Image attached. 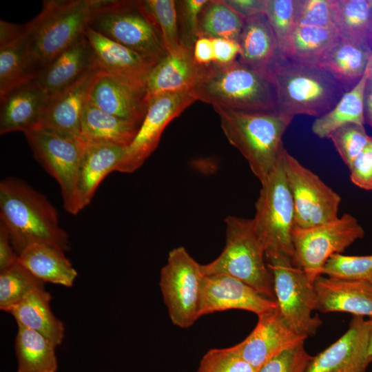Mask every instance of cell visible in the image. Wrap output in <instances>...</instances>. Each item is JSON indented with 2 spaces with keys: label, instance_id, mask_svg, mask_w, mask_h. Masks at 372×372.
Wrapping results in <instances>:
<instances>
[{
  "label": "cell",
  "instance_id": "6da1fadb",
  "mask_svg": "<svg viewBox=\"0 0 372 372\" xmlns=\"http://www.w3.org/2000/svg\"><path fill=\"white\" fill-rule=\"evenodd\" d=\"M0 218L18 255L35 243L52 245L64 251L70 249L68 234L60 227L54 207L17 178L8 177L0 183Z\"/></svg>",
  "mask_w": 372,
  "mask_h": 372
},
{
  "label": "cell",
  "instance_id": "7a4b0ae2",
  "mask_svg": "<svg viewBox=\"0 0 372 372\" xmlns=\"http://www.w3.org/2000/svg\"><path fill=\"white\" fill-rule=\"evenodd\" d=\"M267 74L274 90L276 110L292 118L320 117L345 92L342 85L319 66L291 60L282 54Z\"/></svg>",
  "mask_w": 372,
  "mask_h": 372
},
{
  "label": "cell",
  "instance_id": "3957f363",
  "mask_svg": "<svg viewBox=\"0 0 372 372\" xmlns=\"http://www.w3.org/2000/svg\"><path fill=\"white\" fill-rule=\"evenodd\" d=\"M229 143L247 160L262 184L284 148L282 138L292 117L278 111H242L213 107Z\"/></svg>",
  "mask_w": 372,
  "mask_h": 372
},
{
  "label": "cell",
  "instance_id": "277c9868",
  "mask_svg": "<svg viewBox=\"0 0 372 372\" xmlns=\"http://www.w3.org/2000/svg\"><path fill=\"white\" fill-rule=\"evenodd\" d=\"M192 92L196 101L224 108L277 111L268 74L236 59L227 65L200 66Z\"/></svg>",
  "mask_w": 372,
  "mask_h": 372
},
{
  "label": "cell",
  "instance_id": "5b68a950",
  "mask_svg": "<svg viewBox=\"0 0 372 372\" xmlns=\"http://www.w3.org/2000/svg\"><path fill=\"white\" fill-rule=\"evenodd\" d=\"M225 223V247L212 262L201 265L204 276L224 274L234 277L276 302L265 248L256 232L253 218L228 216Z\"/></svg>",
  "mask_w": 372,
  "mask_h": 372
},
{
  "label": "cell",
  "instance_id": "8992f818",
  "mask_svg": "<svg viewBox=\"0 0 372 372\" xmlns=\"http://www.w3.org/2000/svg\"><path fill=\"white\" fill-rule=\"evenodd\" d=\"M90 28L158 62L167 52L141 1L92 0Z\"/></svg>",
  "mask_w": 372,
  "mask_h": 372
},
{
  "label": "cell",
  "instance_id": "52a82bcc",
  "mask_svg": "<svg viewBox=\"0 0 372 372\" xmlns=\"http://www.w3.org/2000/svg\"><path fill=\"white\" fill-rule=\"evenodd\" d=\"M92 0H45L39 14L25 24L27 39L41 70L84 34Z\"/></svg>",
  "mask_w": 372,
  "mask_h": 372
},
{
  "label": "cell",
  "instance_id": "ba28073f",
  "mask_svg": "<svg viewBox=\"0 0 372 372\" xmlns=\"http://www.w3.org/2000/svg\"><path fill=\"white\" fill-rule=\"evenodd\" d=\"M284 148L274 169L261 184L255 205L253 220L265 248L266 260L285 256L293 261L294 205L283 167Z\"/></svg>",
  "mask_w": 372,
  "mask_h": 372
},
{
  "label": "cell",
  "instance_id": "9c48e42d",
  "mask_svg": "<svg viewBox=\"0 0 372 372\" xmlns=\"http://www.w3.org/2000/svg\"><path fill=\"white\" fill-rule=\"evenodd\" d=\"M364 236L362 227L349 214L311 227H294L292 231L293 263L314 283L316 278L322 276L324 266L333 255L341 254Z\"/></svg>",
  "mask_w": 372,
  "mask_h": 372
},
{
  "label": "cell",
  "instance_id": "30bf717a",
  "mask_svg": "<svg viewBox=\"0 0 372 372\" xmlns=\"http://www.w3.org/2000/svg\"><path fill=\"white\" fill-rule=\"evenodd\" d=\"M204 274L201 265L183 247L169 252L161 271L160 287L172 323L183 329L199 318Z\"/></svg>",
  "mask_w": 372,
  "mask_h": 372
},
{
  "label": "cell",
  "instance_id": "8fae6325",
  "mask_svg": "<svg viewBox=\"0 0 372 372\" xmlns=\"http://www.w3.org/2000/svg\"><path fill=\"white\" fill-rule=\"evenodd\" d=\"M273 279L276 300L281 315L298 333L313 336L322 324L316 310L314 285L291 258L277 256L267 260Z\"/></svg>",
  "mask_w": 372,
  "mask_h": 372
},
{
  "label": "cell",
  "instance_id": "7c38bea8",
  "mask_svg": "<svg viewBox=\"0 0 372 372\" xmlns=\"http://www.w3.org/2000/svg\"><path fill=\"white\" fill-rule=\"evenodd\" d=\"M24 135L35 159L59 183L65 209L76 214V180L84 142L39 127Z\"/></svg>",
  "mask_w": 372,
  "mask_h": 372
},
{
  "label": "cell",
  "instance_id": "4fadbf2b",
  "mask_svg": "<svg viewBox=\"0 0 372 372\" xmlns=\"http://www.w3.org/2000/svg\"><path fill=\"white\" fill-rule=\"evenodd\" d=\"M282 163L294 205V227L307 228L338 217L340 196L285 148Z\"/></svg>",
  "mask_w": 372,
  "mask_h": 372
},
{
  "label": "cell",
  "instance_id": "5bb4252c",
  "mask_svg": "<svg viewBox=\"0 0 372 372\" xmlns=\"http://www.w3.org/2000/svg\"><path fill=\"white\" fill-rule=\"evenodd\" d=\"M196 101L192 90L165 94L152 99L141 127L116 171L132 173L141 167L157 147L169 123Z\"/></svg>",
  "mask_w": 372,
  "mask_h": 372
},
{
  "label": "cell",
  "instance_id": "9a60e30c",
  "mask_svg": "<svg viewBox=\"0 0 372 372\" xmlns=\"http://www.w3.org/2000/svg\"><path fill=\"white\" fill-rule=\"evenodd\" d=\"M258 318L250 334L234 346L239 355L257 370L284 351L304 344L307 338L287 323L278 307Z\"/></svg>",
  "mask_w": 372,
  "mask_h": 372
},
{
  "label": "cell",
  "instance_id": "2e32d148",
  "mask_svg": "<svg viewBox=\"0 0 372 372\" xmlns=\"http://www.w3.org/2000/svg\"><path fill=\"white\" fill-rule=\"evenodd\" d=\"M278 307L276 301L234 277L224 274L204 276L200 317L230 309L248 311L258 316Z\"/></svg>",
  "mask_w": 372,
  "mask_h": 372
},
{
  "label": "cell",
  "instance_id": "e0dca14e",
  "mask_svg": "<svg viewBox=\"0 0 372 372\" xmlns=\"http://www.w3.org/2000/svg\"><path fill=\"white\" fill-rule=\"evenodd\" d=\"M368 349V320L353 316L347 332L312 357L304 372H365L372 362Z\"/></svg>",
  "mask_w": 372,
  "mask_h": 372
},
{
  "label": "cell",
  "instance_id": "ac0fdd59",
  "mask_svg": "<svg viewBox=\"0 0 372 372\" xmlns=\"http://www.w3.org/2000/svg\"><path fill=\"white\" fill-rule=\"evenodd\" d=\"M85 35L102 71L134 88L146 90L148 77L156 61L104 37L89 26Z\"/></svg>",
  "mask_w": 372,
  "mask_h": 372
},
{
  "label": "cell",
  "instance_id": "d6986e66",
  "mask_svg": "<svg viewBox=\"0 0 372 372\" xmlns=\"http://www.w3.org/2000/svg\"><path fill=\"white\" fill-rule=\"evenodd\" d=\"M100 70L98 68L89 72L68 87L50 96L39 127L63 136L81 138L82 114Z\"/></svg>",
  "mask_w": 372,
  "mask_h": 372
},
{
  "label": "cell",
  "instance_id": "ffe728a7",
  "mask_svg": "<svg viewBox=\"0 0 372 372\" xmlns=\"http://www.w3.org/2000/svg\"><path fill=\"white\" fill-rule=\"evenodd\" d=\"M40 69L30 47L24 25L0 21V97L29 83Z\"/></svg>",
  "mask_w": 372,
  "mask_h": 372
},
{
  "label": "cell",
  "instance_id": "44dd1931",
  "mask_svg": "<svg viewBox=\"0 0 372 372\" xmlns=\"http://www.w3.org/2000/svg\"><path fill=\"white\" fill-rule=\"evenodd\" d=\"M89 100L102 111L140 126L149 106L146 90L134 88L101 70Z\"/></svg>",
  "mask_w": 372,
  "mask_h": 372
},
{
  "label": "cell",
  "instance_id": "7402d4cb",
  "mask_svg": "<svg viewBox=\"0 0 372 372\" xmlns=\"http://www.w3.org/2000/svg\"><path fill=\"white\" fill-rule=\"evenodd\" d=\"M99 68L85 33L39 72L35 81L50 96Z\"/></svg>",
  "mask_w": 372,
  "mask_h": 372
},
{
  "label": "cell",
  "instance_id": "603a6c76",
  "mask_svg": "<svg viewBox=\"0 0 372 372\" xmlns=\"http://www.w3.org/2000/svg\"><path fill=\"white\" fill-rule=\"evenodd\" d=\"M316 309L372 318V284L319 276L314 281Z\"/></svg>",
  "mask_w": 372,
  "mask_h": 372
},
{
  "label": "cell",
  "instance_id": "cb8c5ba5",
  "mask_svg": "<svg viewBox=\"0 0 372 372\" xmlns=\"http://www.w3.org/2000/svg\"><path fill=\"white\" fill-rule=\"evenodd\" d=\"M127 147L84 143L76 187L77 214L88 205L99 184L121 161Z\"/></svg>",
  "mask_w": 372,
  "mask_h": 372
},
{
  "label": "cell",
  "instance_id": "d4e9b609",
  "mask_svg": "<svg viewBox=\"0 0 372 372\" xmlns=\"http://www.w3.org/2000/svg\"><path fill=\"white\" fill-rule=\"evenodd\" d=\"M49 97L34 79L0 97V134L39 127Z\"/></svg>",
  "mask_w": 372,
  "mask_h": 372
},
{
  "label": "cell",
  "instance_id": "484cf974",
  "mask_svg": "<svg viewBox=\"0 0 372 372\" xmlns=\"http://www.w3.org/2000/svg\"><path fill=\"white\" fill-rule=\"evenodd\" d=\"M200 65L194 60L193 48L180 44L161 59L152 70L146 86L149 101L162 94L192 90Z\"/></svg>",
  "mask_w": 372,
  "mask_h": 372
},
{
  "label": "cell",
  "instance_id": "4316f807",
  "mask_svg": "<svg viewBox=\"0 0 372 372\" xmlns=\"http://www.w3.org/2000/svg\"><path fill=\"white\" fill-rule=\"evenodd\" d=\"M371 52L372 49L366 45L339 37L321 58L318 66L348 92L365 73Z\"/></svg>",
  "mask_w": 372,
  "mask_h": 372
},
{
  "label": "cell",
  "instance_id": "83f0119b",
  "mask_svg": "<svg viewBox=\"0 0 372 372\" xmlns=\"http://www.w3.org/2000/svg\"><path fill=\"white\" fill-rule=\"evenodd\" d=\"M238 43L240 53L238 59L267 74L282 54L276 35L265 14L245 20Z\"/></svg>",
  "mask_w": 372,
  "mask_h": 372
},
{
  "label": "cell",
  "instance_id": "f1b7e54d",
  "mask_svg": "<svg viewBox=\"0 0 372 372\" xmlns=\"http://www.w3.org/2000/svg\"><path fill=\"white\" fill-rule=\"evenodd\" d=\"M50 300L51 296L44 286L37 287L8 313L14 318L18 325L39 332L57 347L63 340L65 328L63 322L52 312Z\"/></svg>",
  "mask_w": 372,
  "mask_h": 372
},
{
  "label": "cell",
  "instance_id": "f546056e",
  "mask_svg": "<svg viewBox=\"0 0 372 372\" xmlns=\"http://www.w3.org/2000/svg\"><path fill=\"white\" fill-rule=\"evenodd\" d=\"M64 252L52 245L35 243L19 255V262L43 282L69 287L78 273Z\"/></svg>",
  "mask_w": 372,
  "mask_h": 372
},
{
  "label": "cell",
  "instance_id": "4dcf8cb0",
  "mask_svg": "<svg viewBox=\"0 0 372 372\" xmlns=\"http://www.w3.org/2000/svg\"><path fill=\"white\" fill-rule=\"evenodd\" d=\"M140 127L102 111L88 100L81 120L80 138L84 143L128 147Z\"/></svg>",
  "mask_w": 372,
  "mask_h": 372
},
{
  "label": "cell",
  "instance_id": "1f68e13d",
  "mask_svg": "<svg viewBox=\"0 0 372 372\" xmlns=\"http://www.w3.org/2000/svg\"><path fill=\"white\" fill-rule=\"evenodd\" d=\"M369 79L367 69L359 82L345 92L336 105L313 121L311 130L320 138H329L338 127L347 123L364 125V93Z\"/></svg>",
  "mask_w": 372,
  "mask_h": 372
},
{
  "label": "cell",
  "instance_id": "d6a6232c",
  "mask_svg": "<svg viewBox=\"0 0 372 372\" xmlns=\"http://www.w3.org/2000/svg\"><path fill=\"white\" fill-rule=\"evenodd\" d=\"M340 37L336 28L298 25L282 52L285 57L317 65L321 58Z\"/></svg>",
  "mask_w": 372,
  "mask_h": 372
},
{
  "label": "cell",
  "instance_id": "836d02e7",
  "mask_svg": "<svg viewBox=\"0 0 372 372\" xmlns=\"http://www.w3.org/2000/svg\"><path fill=\"white\" fill-rule=\"evenodd\" d=\"M56 347L39 332L18 325L14 344L18 372H56Z\"/></svg>",
  "mask_w": 372,
  "mask_h": 372
},
{
  "label": "cell",
  "instance_id": "e575fe53",
  "mask_svg": "<svg viewBox=\"0 0 372 372\" xmlns=\"http://www.w3.org/2000/svg\"><path fill=\"white\" fill-rule=\"evenodd\" d=\"M334 7L340 37L372 49V0H334Z\"/></svg>",
  "mask_w": 372,
  "mask_h": 372
},
{
  "label": "cell",
  "instance_id": "d590c367",
  "mask_svg": "<svg viewBox=\"0 0 372 372\" xmlns=\"http://www.w3.org/2000/svg\"><path fill=\"white\" fill-rule=\"evenodd\" d=\"M244 22L224 0H210L200 14L198 37L238 41Z\"/></svg>",
  "mask_w": 372,
  "mask_h": 372
},
{
  "label": "cell",
  "instance_id": "8d00e7d4",
  "mask_svg": "<svg viewBox=\"0 0 372 372\" xmlns=\"http://www.w3.org/2000/svg\"><path fill=\"white\" fill-rule=\"evenodd\" d=\"M43 286L44 282L19 261L0 271L1 310L8 312L34 289Z\"/></svg>",
  "mask_w": 372,
  "mask_h": 372
},
{
  "label": "cell",
  "instance_id": "74e56055",
  "mask_svg": "<svg viewBox=\"0 0 372 372\" xmlns=\"http://www.w3.org/2000/svg\"><path fill=\"white\" fill-rule=\"evenodd\" d=\"M145 10L155 24L167 52L180 45L176 1L142 0Z\"/></svg>",
  "mask_w": 372,
  "mask_h": 372
},
{
  "label": "cell",
  "instance_id": "f35d334b",
  "mask_svg": "<svg viewBox=\"0 0 372 372\" xmlns=\"http://www.w3.org/2000/svg\"><path fill=\"white\" fill-rule=\"evenodd\" d=\"M300 3V0H265L264 14L276 35L281 52L298 25Z\"/></svg>",
  "mask_w": 372,
  "mask_h": 372
},
{
  "label": "cell",
  "instance_id": "ab89813d",
  "mask_svg": "<svg viewBox=\"0 0 372 372\" xmlns=\"http://www.w3.org/2000/svg\"><path fill=\"white\" fill-rule=\"evenodd\" d=\"M322 275L329 278L372 284V255H333L324 266Z\"/></svg>",
  "mask_w": 372,
  "mask_h": 372
},
{
  "label": "cell",
  "instance_id": "60d3db41",
  "mask_svg": "<svg viewBox=\"0 0 372 372\" xmlns=\"http://www.w3.org/2000/svg\"><path fill=\"white\" fill-rule=\"evenodd\" d=\"M371 138L366 134L364 125L357 123L344 125L333 131L329 137L348 167L364 149Z\"/></svg>",
  "mask_w": 372,
  "mask_h": 372
},
{
  "label": "cell",
  "instance_id": "b9f144b4",
  "mask_svg": "<svg viewBox=\"0 0 372 372\" xmlns=\"http://www.w3.org/2000/svg\"><path fill=\"white\" fill-rule=\"evenodd\" d=\"M196 372H258L234 347L211 349L202 358Z\"/></svg>",
  "mask_w": 372,
  "mask_h": 372
},
{
  "label": "cell",
  "instance_id": "7bdbcfd3",
  "mask_svg": "<svg viewBox=\"0 0 372 372\" xmlns=\"http://www.w3.org/2000/svg\"><path fill=\"white\" fill-rule=\"evenodd\" d=\"M209 0L176 1L180 43L194 47L198 39V20Z\"/></svg>",
  "mask_w": 372,
  "mask_h": 372
},
{
  "label": "cell",
  "instance_id": "ee69618b",
  "mask_svg": "<svg viewBox=\"0 0 372 372\" xmlns=\"http://www.w3.org/2000/svg\"><path fill=\"white\" fill-rule=\"evenodd\" d=\"M298 25L335 28L334 0H300Z\"/></svg>",
  "mask_w": 372,
  "mask_h": 372
},
{
  "label": "cell",
  "instance_id": "f6af8a7d",
  "mask_svg": "<svg viewBox=\"0 0 372 372\" xmlns=\"http://www.w3.org/2000/svg\"><path fill=\"white\" fill-rule=\"evenodd\" d=\"M311 358L301 344L275 356L258 372H304Z\"/></svg>",
  "mask_w": 372,
  "mask_h": 372
},
{
  "label": "cell",
  "instance_id": "bcb514c9",
  "mask_svg": "<svg viewBox=\"0 0 372 372\" xmlns=\"http://www.w3.org/2000/svg\"><path fill=\"white\" fill-rule=\"evenodd\" d=\"M350 180L357 187L372 190V137L349 167Z\"/></svg>",
  "mask_w": 372,
  "mask_h": 372
},
{
  "label": "cell",
  "instance_id": "7dc6e473",
  "mask_svg": "<svg viewBox=\"0 0 372 372\" xmlns=\"http://www.w3.org/2000/svg\"><path fill=\"white\" fill-rule=\"evenodd\" d=\"M214 62L217 65H227L239 57L240 47L238 41L227 39H212Z\"/></svg>",
  "mask_w": 372,
  "mask_h": 372
},
{
  "label": "cell",
  "instance_id": "c3c4849f",
  "mask_svg": "<svg viewBox=\"0 0 372 372\" xmlns=\"http://www.w3.org/2000/svg\"><path fill=\"white\" fill-rule=\"evenodd\" d=\"M244 20L264 14L265 0H224Z\"/></svg>",
  "mask_w": 372,
  "mask_h": 372
},
{
  "label": "cell",
  "instance_id": "681fc988",
  "mask_svg": "<svg viewBox=\"0 0 372 372\" xmlns=\"http://www.w3.org/2000/svg\"><path fill=\"white\" fill-rule=\"evenodd\" d=\"M19 261V255L14 251L8 231L0 222V271L3 270Z\"/></svg>",
  "mask_w": 372,
  "mask_h": 372
},
{
  "label": "cell",
  "instance_id": "f907efd6",
  "mask_svg": "<svg viewBox=\"0 0 372 372\" xmlns=\"http://www.w3.org/2000/svg\"><path fill=\"white\" fill-rule=\"evenodd\" d=\"M195 61L198 65L206 66L214 63V51L212 39L198 37L193 47Z\"/></svg>",
  "mask_w": 372,
  "mask_h": 372
},
{
  "label": "cell",
  "instance_id": "816d5d0a",
  "mask_svg": "<svg viewBox=\"0 0 372 372\" xmlns=\"http://www.w3.org/2000/svg\"><path fill=\"white\" fill-rule=\"evenodd\" d=\"M364 121L372 127V81L369 79L364 93Z\"/></svg>",
  "mask_w": 372,
  "mask_h": 372
},
{
  "label": "cell",
  "instance_id": "f5cc1de1",
  "mask_svg": "<svg viewBox=\"0 0 372 372\" xmlns=\"http://www.w3.org/2000/svg\"><path fill=\"white\" fill-rule=\"evenodd\" d=\"M369 322V355L372 357V318L368 320Z\"/></svg>",
  "mask_w": 372,
  "mask_h": 372
},
{
  "label": "cell",
  "instance_id": "db71d44e",
  "mask_svg": "<svg viewBox=\"0 0 372 372\" xmlns=\"http://www.w3.org/2000/svg\"><path fill=\"white\" fill-rule=\"evenodd\" d=\"M367 72L369 74V79L372 81V52L369 60L368 65H367Z\"/></svg>",
  "mask_w": 372,
  "mask_h": 372
}]
</instances>
